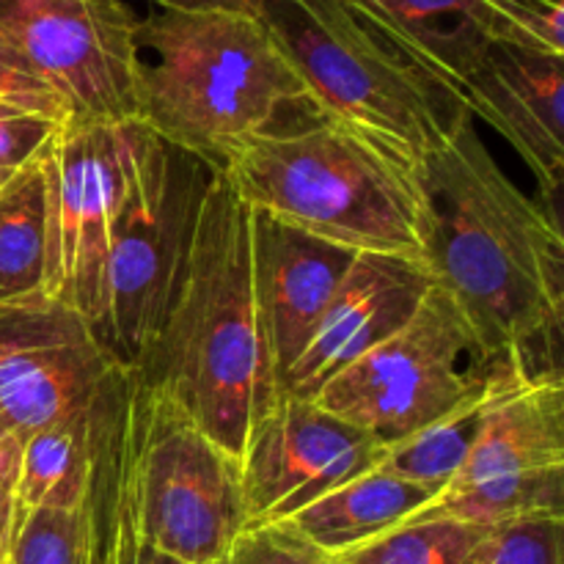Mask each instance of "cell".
<instances>
[{
    "instance_id": "6da1fadb",
    "label": "cell",
    "mask_w": 564,
    "mask_h": 564,
    "mask_svg": "<svg viewBox=\"0 0 564 564\" xmlns=\"http://www.w3.org/2000/svg\"><path fill=\"white\" fill-rule=\"evenodd\" d=\"M422 259L499 364L564 380V237L466 116L416 169Z\"/></svg>"
},
{
    "instance_id": "7a4b0ae2",
    "label": "cell",
    "mask_w": 564,
    "mask_h": 564,
    "mask_svg": "<svg viewBox=\"0 0 564 564\" xmlns=\"http://www.w3.org/2000/svg\"><path fill=\"white\" fill-rule=\"evenodd\" d=\"M132 372L237 460L253 422L273 402L251 290V209L220 169L204 196L169 319Z\"/></svg>"
},
{
    "instance_id": "3957f363",
    "label": "cell",
    "mask_w": 564,
    "mask_h": 564,
    "mask_svg": "<svg viewBox=\"0 0 564 564\" xmlns=\"http://www.w3.org/2000/svg\"><path fill=\"white\" fill-rule=\"evenodd\" d=\"M220 171L253 213L356 253L422 259L416 169L308 97L240 143Z\"/></svg>"
},
{
    "instance_id": "277c9868",
    "label": "cell",
    "mask_w": 564,
    "mask_h": 564,
    "mask_svg": "<svg viewBox=\"0 0 564 564\" xmlns=\"http://www.w3.org/2000/svg\"><path fill=\"white\" fill-rule=\"evenodd\" d=\"M132 44L135 119L215 169L308 97L257 14L152 6L138 14Z\"/></svg>"
},
{
    "instance_id": "5b68a950",
    "label": "cell",
    "mask_w": 564,
    "mask_h": 564,
    "mask_svg": "<svg viewBox=\"0 0 564 564\" xmlns=\"http://www.w3.org/2000/svg\"><path fill=\"white\" fill-rule=\"evenodd\" d=\"M308 99L419 169L468 113L364 0H262Z\"/></svg>"
},
{
    "instance_id": "8992f818",
    "label": "cell",
    "mask_w": 564,
    "mask_h": 564,
    "mask_svg": "<svg viewBox=\"0 0 564 564\" xmlns=\"http://www.w3.org/2000/svg\"><path fill=\"white\" fill-rule=\"evenodd\" d=\"M119 135L121 193L94 336L119 367L138 369L174 306L218 169L138 119L121 121Z\"/></svg>"
},
{
    "instance_id": "52a82bcc",
    "label": "cell",
    "mask_w": 564,
    "mask_h": 564,
    "mask_svg": "<svg viewBox=\"0 0 564 564\" xmlns=\"http://www.w3.org/2000/svg\"><path fill=\"white\" fill-rule=\"evenodd\" d=\"M505 369L512 367L485 350L460 306L433 284L397 334L328 380L314 402L389 446L479 408Z\"/></svg>"
},
{
    "instance_id": "ba28073f",
    "label": "cell",
    "mask_w": 564,
    "mask_h": 564,
    "mask_svg": "<svg viewBox=\"0 0 564 564\" xmlns=\"http://www.w3.org/2000/svg\"><path fill=\"white\" fill-rule=\"evenodd\" d=\"M138 527L163 554L218 564L246 527L240 460L141 380Z\"/></svg>"
},
{
    "instance_id": "9c48e42d",
    "label": "cell",
    "mask_w": 564,
    "mask_h": 564,
    "mask_svg": "<svg viewBox=\"0 0 564 564\" xmlns=\"http://www.w3.org/2000/svg\"><path fill=\"white\" fill-rule=\"evenodd\" d=\"M138 11L127 0H0V42L66 99L72 124L138 116Z\"/></svg>"
},
{
    "instance_id": "30bf717a",
    "label": "cell",
    "mask_w": 564,
    "mask_h": 564,
    "mask_svg": "<svg viewBox=\"0 0 564 564\" xmlns=\"http://www.w3.org/2000/svg\"><path fill=\"white\" fill-rule=\"evenodd\" d=\"M50 191L44 295L97 325L121 193L119 124H64L44 149Z\"/></svg>"
},
{
    "instance_id": "8fae6325",
    "label": "cell",
    "mask_w": 564,
    "mask_h": 564,
    "mask_svg": "<svg viewBox=\"0 0 564 564\" xmlns=\"http://www.w3.org/2000/svg\"><path fill=\"white\" fill-rule=\"evenodd\" d=\"M119 369L64 303L36 295L0 306V422L17 438L91 411Z\"/></svg>"
},
{
    "instance_id": "7c38bea8",
    "label": "cell",
    "mask_w": 564,
    "mask_h": 564,
    "mask_svg": "<svg viewBox=\"0 0 564 564\" xmlns=\"http://www.w3.org/2000/svg\"><path fill=\"white\" fill-rule=\"evenodd\" d=\"M383 449L378 438L314 400L279 394L253 422L240 455L246 527L290 521L303 507L378 466Z\"/></svg>"
},
{
    "instance_id": "4fadbf2b",
    "label": "cell",
    "mask_w": 564,
    "mask_h": 564,
    "mask_svg": "<svg viewBox=\"0 0 564 564\" xmlns=\"http://www.w3.org/2000/svg\"><path fill=\"white\" fill-rule=\"evenodd\" d=\"M433 284V273L422 259L356 253L319 314L312 339L281 380L279 394L314 400L328 380L397 334Z\"/></svg>"
},
{
    "instance_id": "5bb4252c",
    "label": "cell",
    "mask_w": 564,
    "mask_h": 564,
    "mask_svg": "<svg viewBox=\"0 0 564 564\" xmlns=\"http://www.w3.org/2000/svg\"><path fill=\"white\" fill-rule=\"evenodd\" d=\"M356 251L251 209V290L273 400Z\"/></svg>"
},
{
    "instance_id": "9a60e30c",
    "label": "cell",
    "mask_w": 564,
    "mask_h": 564,
    "mask_svg": "<svg viewBox=\"0 0 564 564\" xmlns=\"http://www.w3.org/2000/svg\"><path fill=\"white\" fill-rule=\"evenodd\" d=\"M364 6L457 99L463 72L488 42L564 55V0H364Z\"/></svg>"
},
{
    "instance_id": "2e32d148",
    "label": "cell",
    "mask_w": 564,
    "mask_h": 564,
    "mask_svg": "<svg viewBox=\"0 0 564 564\" xmlns=\"http://www.w3.org/2000/svg\"><path fill=\"white\" fill-rule=\"evenodd\" d=\"M460 99L521 154L545 198L564 174V55L488 42L460 80Z\"/></svg>"
},
{
    "instance_id": "e0dca14e",
    "label": "cell",
    "mask_w": 564,
    "mask_h": 564,
    "mask_svg": "<svg viewBox=\"0 0 564 564\" xmlns=\"http://www.w3.org/2000/svg\"><path fill=\"white\" fill-rule=\"evenodd\" d=\"M549 468H564V380H529L505 369L479 408L471 452L449 485Z\"/></svg>"
},
{
    "instance_id": "ac0fdd59",
    "label": "cell",
    "mask_w": 564,
    "mask_h": 564,
    "mask_svg": "<svg viewBox=\"0 0 564 564\" xmlns=\"http://www.w3.org/2000/svg\"><path fill=\"white\" fill-rule=\"evenodd\" d=\"M433 496V490L422 485L369 468L361 477L303 507L284 523L330 560H339L411 521Z\"/></svg>"
},
{
    "instance_id": "d6986e66",
    "label": "cell",
    "mask_w": 564,
    "mask_h": 564,
    "mask_svg": "<svg viewBox=\"0 0 564 564\" xmlns=\"http://www.w3.org/2000/svg\"><path fill=\"white\" fill-rule=\"evenodd\" d=\"M50 191L44 152L0 191V306L44 295Z\"/></svg>"
},
{
    "instance_id": "ffe728a7",
    "label": "cell",
    "mask_w": 564,
    "mask_h": 564,
    "mask_svg": "<svg viewBox=\"0 0 564 564\" xmlns=\"http://www.w3.org/2000/svg\"><path fill=\"white\" fill-rule=\"evenodd\" d=\"M94 408V405H91ZM91 466V411L22 438L17 510H72L83 505Z\"/></svg>"
},
{
    "instance_id": "44dd1931",
    "label": "cell",
    "mask_w": 564,
    "mask_h": 564,
    "mask_svg": "<svg viewBox=\"0 0 564 564\" xmlns=\"http://www.w3.org/2000/svg\"><path fill=\"white\" fill-rule=\"evenodd\" d=\"M532 516H564V468L449 485L413 518H455L494 529Z\"/></svg>"
},
{
    "instance_id": "7402d4cb",
    "label": "cell",
    "mask_w": 564,
    "mask_h": 564,
    "mask_svg": "<svg viewBox=\"0 0 564 564\" xmlns=\"http://www.w3.org/2000/svg\"><path fill=\"white\" fill-rule=\"evenodd\" d=\"M490 529L455 518H413L375 543L339 556L350 564H482Z\"/></svg>"
},
{
    "instance_id": "603a6c76",
    "label": "cell",
    "mask_w": 564,
    "mask_h": 564,
    "mask_svg": "<svg viewBox=\"0 0 564 564\" xmlns=\"http://www.w3.org/2000/svg\"><path fill=\"white\" fill-rule=\"evenodd\" d=\"M479 408L463 413V416L433 424V427L422 430V433L394 441V444L386 446L375 468L391 474V477L405 479V482L422 485V488L433 490L438 496L457 477L468 452H471L474 435H477Z\"/></svg>"
},
{
    "instance_id": "cb8c5ba5",
    "label": "cell",
    "mask_w": 564,
    "mask_h": 564,
    "mask_svg": "<svg viewBox=\"0 0 564 564\" xmlns=\"http://www.w3.org/2000/svg\"><path fill=\"white\" fill-rule=\"evenodd\" d=\"M83 505L72 510H17L3 564H80Z\"/></svg>"
},
{
    "instance_id": "d4e9b609",
    "label": "cell",
    "mask_w": 564,
    "mask_h": 564,
    "mask_svg": "<svg viewBox=\"0 0 564 564\" xmlns=\"http://www.w3.org/2000/svg\"><path fill=\"white\" fill-rule=\"evenodd\" d=\"M482 564H564V516H532L494 527Z\"/></svg>"
},
{
    "instance_id": "484cf974",
    "label": "cell",
    "mask_w": 564,
    "mask_h": 564,
    "mask_svg": "<svg viewBox=\"0 0 564 564\" xmlns=\"http://www.w3.org/2000/svg\"><path fill=\"white\" fill-rule=\"evenodd\" d=\"M218 564H334V560L281 521L240 529Z\"/></svg>"
},
{
    "instance_id": "4316f807",
    "label": "cell",
    "mask_w": 564,
    "mask_h": 564,
    "mask_svg": "<svg viewBox=\"0 0 564 564\" xmlns=\"http://www.w3.org/2000/svg\"><path fill=\"white\" fill-rule=\"evenodd\" d=\"M0 102L31 110L61 127L72 124L66 99L3 42H0Z\"/></svg>"
},
{
    "instance_id": "83f0119b",
    "label": "cell",
    "mask_w": 564,
    "mask_h": 564,
    "mask_svg": "<svg viewBox=\"0 0 564 564\" xmlns=\"http://www.w3.org/2000/svg\"><path fill=\"white\" fill-rule=\"evenodd\" d=\"M58 130L61 124L44 119V116L0 102V169H25L47 149Z\"/></svg>"
},
{
    "instance_id": "f1b7e54d",
    "label": "cell",
    "mask_w": 564,
    "mask_h": 564,
    "mask_svg": "<svg viewBox=\"0 0 564 564\" xmlns=\"http://www.w3.org/2000/svg\"><path fill=\"white\" fill-rule=\"evenodd\" d=\"M22 438L9 435L0 441V564L9 554L17 518V479H20Z\"/></svg>"
},
{
    "instance_id": "f546056e",
    "label": "cell",
    "mask_w": 564,
    "mask_h": 564,
    "mask_svg": "<svg viewBox=\"0 0 564 564\" xmlns=\"http://www.w3.org/2000/svg\"><path fill=\"white\" fill-rule=\"evenodd\" d=\"M149 6L174 11H235V14H257L262 0H147Z\"/></svg>"
},
{
    "instance_id": "4dcf8cb0",
    "label": "cell",
    "mask_w": 564,
    "mask_h": 564,
    "mask_svg": "<svg viewBox=\"0 0 564 564\" xmlns=\"http://www.w3.org/2000/svg\"><path fill=\"white\" fill-rule=\"evenodd\" d=\"M14 174H17V171H3V169H0V191H3V187L9 185V180H11V176H14Z\"/></svg>"
},
{
    "instance_id": "1f68e13d",
    "label": "cell",
    "mask_w": 564,
    "mask_h": 564,
    "mask_svg": "<svg viewBox=\"0 0 564 564\" xmlns=\"http://www.w3.org/2000/svg\"><path fill=\"white\" fill-rule=\"evenodd\" d=\"M9 435H14V433H11V430L6 427L3 422H0V441H3V438H9Z\"/></svg>"
},
{
    "instance_id": "d6a6232c",
    "label": "cell",
    "mask_w": 564,
    "mask_h": 564,
    "mask_svg": "<svg viewBox=\"0 0 564 564\" xmlns=\"http://www.w3.org/2000/svg\"><path fill=\"white\" fill-rule=\"evenodd\" d=\"M334 564H350L347 560H334Z\"/></svg>"
}]
</instances>
